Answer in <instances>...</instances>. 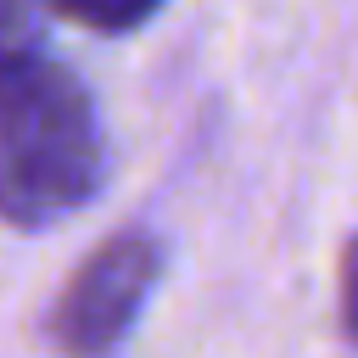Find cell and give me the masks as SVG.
I'll return each instance as SVG.
<instances>
[{
    "label": "cell",
    "instance_id": "6da1fadb",
    "mask_svg": "<svg viewBox=\"0 0 358 358\" xmlns=\"http://www.w3.org/2000/svg\"><path fill=\"white\" fill-rule=\"evenodd\" d=\"M106 185V134L90 90L62 67L28 0H0V218L50 229Z\"/></svg>",
    "mask_w": 358,
    "mask_h": 358
},
{
    "label": "cell",
    "instance_id": "7a4b0ae2",
    "mask_svg": "<svg viewBox=\"0 0 358 358\" xmlns=\"http://www.w3.org/2000/svg\"><path fill=\"white\" fill-rule=\"evenodd\" d=\"M168 246L162 235L129 224L117 235H106L56 291L50 313H45V336L62 358H112L129 330L140 324L157 280H162Z\"/></svg>",
    "mask_w": 358,
    "mask_h": 358
},
{
    "label": "cell",
    "instance_id": "3957f363",
    "mask_svg": "<svg viewBox=\"0 0 358 358\" xmlns=\"http://www.w3.org/2000/svg\"><path fill=\"white\" fill-rule=\"evenodd\" d=\"M50 17H67V22H84L95 34H129L140 22H151L168 0H39Z\"/></svg>",
    "mask_w": 358,
    "mask_h": 358
},
{
    "label": "cell",
    "instance_id": "277c9868",
    "mask_svg": "<svg viewBox=\"0 0 358 358\" xmlns=\"http://www.w3.org/2000/svg\"><path fill=\"white\" fill-rule=\"evenodd\" d=\"M341 324H347V336L358 341V235H352L347 252H341Z\"/></svg>",
    "mask_w": 358,
    "mask_h": 358
}]
</instances>
